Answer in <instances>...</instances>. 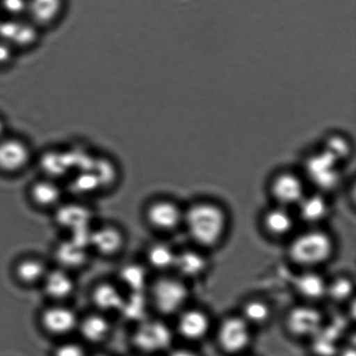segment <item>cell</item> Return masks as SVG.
I'll list each match as a JSON object with an SVG mask.
<instances>
[{
    "mask_svg": "<svg viewBox=\"0 0 356 356\" xmlns=\"http://www.w3.org/2000/svg\"><path fill=\"white\" fill-rule=\"evenodd\" d=\"M58 224L71 229L73 233L85 230L88 225L90 212L79 205H69L58 209Z\"/></svg>",
    "mask_w": 356,
    "mask_h": 356,
    "instance_id": "cell-21",
    "label": "cell"
},
{
    "mask_svg": "<svg viewBox=\"0 0 356 356\" xmlns=\"http://www.w3.org/2000/svg\"><path fill=\"white\" fill-rule=\"evenodd\" d=\"M169 356H197L193 352L186 350H177L170 353Z\"/></svg>",
    "mask_w": 356,
    "mask_h": 356,
    "instance_id": "cell-33",
    "label": "cell"
},
{
    "mask_svg": "<svg viewBox=\"0 0 356 356\" xmlns=\"http://www.w3.org/2000/svg\"><path fill=\"white\" fill-rule=\"evenodd\" d=\"M172 331L166 324L156 320H142L132 334L134 346L145 353H156L168 348Z\"/></svg>",
    "mask_w": 356,
    "mask_h": 356,
    "instance_id": "cell-4",
    "label": "cell"
},
{
    "mask_svg": "<svg viewBox=\"0 0 356 356\" xmlns=\"http://www.w3.org/2000/svg\"><path fill=\"white\" fill-rule=\"evenodd\" d=\"M296 288L300 294L309 299L321 298L327 291L323 279L315 273L301 275L296 281Z\"/></svg>",
    "mask_w": 356,
    "mask_h": 356,
    "instance_id": "cell-26",
    "label": "cell"
},
{
    "mask_svg": "<svg viewBox=\"0 0 356 356\" xmlns=\"http://www.w3.org/2000/svg\"><path fill=\"white\" fill-rule=\"evenodd\" d=\"M65 0H28L26 17L38 27L51 26L60 19Z\"/></svg>",
    "mask_w": 356,
    "mask_h": 356,
    "instance_id": "cell-12",
    "label": "cell"
},
{
    "mask_svg": "<svg viewBox=\"0 0 356 356\" xmlns=\"http://www.w3.org/2000/svg\"><path fill=\"white\" fill-rule=\"evenodd\" d=\"M333 252V242L323 232L312 231L299 235L289 247L295 263L302 266H316L329 259Z\"/></svg>",
    "mask_w": 356,
    "mask_h": 356,
    "instance_id": "cell-2",
    "label": "cell"
},
{
    "mask_svg": "<svg viewBox=\"0 0 356 356\" xmlns=\"http://www.w3.org/2000/svg\"><path fill=\"white\" fill-rule=\"evenodd\" d=\"M54 356H86V354L82 345L75 341H67L56 348Z\"/></svg>",
    "mask_w": 356,
    "mask_h": 356,
    "instance_id": "cell-31",
    "label": "cell"
},
{
    "mask_svg": "<svg viewBox=\"0 0 356 356\" xmlns=\"http://www.w3.org/2000/svg\"><path fill=\"white\" fill-rule=\"evenodd\" d=\"M28 0H0V12L8 17H26Z\"/></svg>",
    "mask_w": 356,
    "mask_h": 356,
    "instance_id": "cell-29",
    "label": "cell"
},
{
    "mask_svg": "<svg viewBox=\"0 0 356 356\" xmlns=\"http://www.w3.org/2000/svg\"><path fill=\"white\" fill-rule=\"evenodd\" d=\"M145 219L152 229L170 232L179 225L181 214L179 208L172 201L156 200L146 208Z\"/></svg>",
    "mask_w": 356,
    "mask_h": 356,
    "instance_id": "cell-10",
    "label": "cell"
},
{
    "mask_svg": "<svg viewBox=\"0 0 356 356\" xmlns=\"http://www.w3.org/2000/svg\"><path fill=\"white\" fill-rule=\"evenodd\" d=\"M40 27L27 17H7L0 20V40L6 42L17 51L26 49L37 43Z\"/></svg>",
    "mask_w": 356,
    "mask_h": 356,
    "instance_id": "cell-7",
    "label": "cell"
},
{
    "mask_svg": "<svg viewBox=\"0 0 356 356\" xmlns=\"http://www.w3.org/2000/svg\"><path fill=\"white\" fill-rule=\"evenodd\" d=\"M31 157V146L24 139L9 135L0 139V172L19 173L29 165Z\"/></svg>",
    "mask_w": 356,
    "mask_h": 356,
    "instance_id": "cell-5",
    "label": "cell"
},
{
    "mask_svg": "<svg viewBox=\"0 0 356 356\" xmlns=\"http://www.w3.org/2000/svg\"><path fill=\"white\" fill-rule=\"evenodd\" d=\"M120 281L131 293H140L147 284V274L144 267L138 264H128L122 268Z\"/></svg>",
    "mask_w": 356,
    "mask_h": 356,
    "instance_id": "cell-24",
    "label": "cell"
},
{
    "mask_svg": "<svg viewBox=\"0 0 356 356\" xmlns=\"http://www.w3.org/2000/svg\"><path fill=\"white\" fill-rule=\"evenodd\" d=\"M187 296V288L175 278H159L149 288V301L162 315L172 316L179 311Z\"/></svg>",
    "mask_w": 356,
    "mask_h": 356,
    "instance_id": "cell-3",
    "label": "cell"
},
{
    "mask_svg": "<svg viewBox=\"0 0 356 356\" xmlns=\"http://www.w3.org/2000/svg\"><path fill=\"white\" fill-rule=\"evenodd\" d=\"M15 52V49L6 42L0 40V68H6L12 64Z\"/></svg>",
    "mask_w": 356,
    "mask_h": 356,
    "instance_id": "cell-32",
    "label": "cell"
},
{
    "mask_svg": "<svg viewBox=\"0 0 356 356\" xmlns=\"http://www.w3.org/2000/svg\"><path fill=\"white\" fill-rule=\"evenodd\" d=\"M49 270L50 268L40 258L23 257L14 266V277L21 285L31 287L41 285Z\"/></svg>",
    "mask_w": 356,
    "mask_h": 356,
    "instance_id": "cell-16",
    "label": "cell"
},
{
    "mask_svg": "<svg viewBox=\"0 0 356 356\" xmlns=\"http://www.w3.org/2000/svg\"><path fill=\"white\" fill-rule=\"evenodd\" d=\"M87 249L88 247L73 239L58 244L56 247L55 254L59 268L71 271L74 268L83 267L88 256Z\"/></svg>",
    "mask_w": 356,
    "mask_h": 356,
    "instance_id": "cell-17",
    "label": "cell"
},
{
    "mask_svg": "<svg viewBox=\"0 0 356 356\" xmlns=\"http://www.w3.org/2000/svg\"><path fill=\"white\" fill-rule=\"evenodd\" d=\"M147 263L156 270H165L174 267L176 254L165 243H154L149 246L146 252Z\"/></svg>",
    "mask_w": 356,
    "mask_h": 356,
    "instance_id": "cell-22",
    "label": "cell"
},
{
    "mask_svg": "<svg viewBox=\"0 0 356 356\" xmlns=\"http://www.w3.org/2000/svg\"><path fill=\"white\" fill-rule=\"evenodd\" d=\"M275 200L281 204L291 205L299 203L303 198V187L298 178L284 174L275 180L272 187Z\"/></svg>",
    "mask_w": 356,
    "mask_h": 356,
    "instance_id": "cell-18",
    "label": "cell"
},
{
    "mask_svg": "<svg viewBox=\"0 0 356 356\" xmlns=\"http://www.w3.org/2000/svg\"><path fill=\"white\" fill-rule=\"evenodd\" d=\"M209 327L208 317L198 310L184 313L178 320V331L181 336L188 340H198L204 337Z\"/></svg>",
    "mask_w": 356,
    "mask_h": 356,
    "instance_id": "cell-19",
    "label": "cell"
},
{
    "mask_svg": "<svg viewBox=\"0 0 356 356\" xmlns=\"http://www.w3.org/2000/svg\"><path fill=\"white\" fill-rule=\"evenodd\" d=\"M2 20V17H1V12H0V20Z\"/></svg>",
    "mask_w": 356,
    "mask_h": 356,
    "instance_id": "cell-37",
    "label": "cell"
},
{
    "mask_svg": "<svg viewBox=\"0 0 356 356\" xmlns=\"http://www.w3.org/2000/svg\"><path fill=\"white\" fill-rule=\"evenodd\" d=\"M30 200L36 207L51 209L59 207L63 198V189L58 181L52 178H42L34 181L29 189Z\"/></svg>",
    "mask_w": 356,
    "mask_h": 356,
    "instance_id": "cell-13",
    "label": "cell"
},
{
    "mask_svg": "<svg viewBox=\"0 0 356 356\" xmlns=\"http://www.w3.org/2000/svg\"><path fill=\"white\" fill-rule=\"evenodd\" d=\"M321 322L322 317L318 312L303 307L293 310L288 320L289 330L301 336L315 333L319 329Z\"/></svg>",
    "mask_w": 356,
    "mask_h": 356,
    "instance_id": "cell-20",
    "label": "cell"
},
{
    "mask_svg": "<svg viewBox=\"0 0 356 356\" xmlns=\"http://www.w3.org/2000/svg\"><path fill=\"white\" fill-rule=\"evenodd\" d=\"M6 122L5 121V118L0 116V139L5 137L6 136Z\"/></svg>",
    "mask_w": 356,
    "mask_h": 356,
    "instance_id": "cell-34",
    "label": "cell"
},
{
    "mask_svg": "<svg viewBox=\"0 0 356 356\" xmlns=\"http://www.w3.org/2000/svg\"><path fill=\"white\" fill-rule=\"evenodd\" d=\"M79 318L72 308L64 303H54L42 310L40 323L44 332L52 336H66L78 330Z\"/></svg>",
    "mask_w": 356,
    "mask_h": 356,
    "instance_id": "cell-6",
    "label": "cell"
},
{
    "mask_svg": "<svg viewBox=\"0 0 356 356\" xmlns=\"http://www.w3.org/2000/svg\"><path fill=\"white\" fill-rule=\"evenodd\" d=\"M185 222L192 239L206 247L219 242L226 226V217L222 209L209 203L191 207L185 215Z\"/></svg>",
    "mask_w": 356,
    "mask_h": 356,
    "instance_id": "cell-1",
    "label": "cell"
},
{
    "mask_svg": "<svg viewBox=\"0 0 356 356\" xmlns=\"http://www.w3.org/2000/svg\"><path fill=\"white\" fill-rule=\"evenodd\" d=\"M174 267L184 277H195L204 272L205 258L194 251H184L176 256Z\"/></svg>",
    "mask_w": 356,
    "mask_h": 356,
    "instance_id": "cell-23",
    "label": "cell"
},
{
    "mask_svg": "<svg viewBox=\"0 0 356 356\" xmlns=\"http://www.w3.org/2000/svg\"><path fill=\"white\" fill-rule=\"evenodd\" d=\"M94 356H109V355H104V354H99V355H94Z\"/></svg>",
    "mask_w": 356,
    "mask_h": 356,
    "instance_id": "cell-36",
    "label": "cell"
},
{
    "mask_svg": "<svg viewBox=\"0 0 356 356\" xmlns=\"http://www.w3.org/2000/svg\"><path fill=\"white\" fill-rule=\"evenodd\" d=\"M41 285L44 295L54 303H65L76 291V282L71 271L59 267L49 270Z\"/></svg>",
    "mask_w": 356,
    "mask_h": 356,
    "instance_id": "cell-9",
    "label": "cell"
},
{
    "mask_svg": "<svg viewBox=\"0 0 356 356\" xmlns=\"http://www.w3.org/2000/svg\"><path fill=\"white\" fill-rule=\"evenodd\" d=\"M125 242L124 233L113 224H104L90 231L89 247L103 257L118 256L123 251Z\"/></svg>",
    "mask_w": 356,
    "mask_h": 356,
    "instance_id": "cell-8",
    "label": "cell"
},
{
    "mask_svg": "<svg viewBox=\"0 0 356 356\" xmlns=\"http://www.w3.org/2000/svg\"><path fill=\"white\" fill-rule=\"evenodd\" d=\"M353 284L348 279H338L329 288V293L337 301H343L352 294Z\"/></svg>",
    "mask_w": 356,
    "mask_h": 356,
    "instance_id": "cell-30",
    "label": "cell"
},
{
    "mask_svg": "<svg viewBox=\"0 0 356 356\" xmlns=\"http://www.w3.org/2000/svg\"><path fill=\"white\" fill-rule=\"evenodd\" d=\"M265 228L274 235H284L291 231L293 219L287 211L281 208L272 209L264 217Z\"/></svg>",
    "mask_w": 356,
    "mask_h": 356,
    "instance_id": "cell-25",
    "label": "cell"
},
{
    "mask_svg": "<svg viewBox=\"0 0 356 356\" xmlns=\"http://www.w3.org/2000/svg\"><path fill=\"white\" fill-rule=\"evenodd\" d=\"M341 356H355V352L354 350H346Z\"/></svg>",
    "mask_w": 356,
    "mask_h": 356,
    "instance_id": "cell-35",
    "label": "cell"
},
{
    "mask_svg": "<svg viewBox=\"0 0 356 356\" xmlns=\"http://www.w3.org/2000/svg\"><path fill=\"white\" fill-rule=\"evenodd\" d=\"M299 204L300 215L306 222H318L327 214V206L326 201L319 195H312V196L308 198H302Z\"/></svg>",
    "mask_w": 356,
    "mask_h": 356,
    "instance_id": "cell-27",
    "label": "cell"
},
{
    "mask_svg": "<svg viewBox=\"0 0 356 356\" xmlns=\"http://www.w3.org/2000/svg\"><path fill=\"white\" fill-rule=\"evenodd\" d=\"M244 320L246 322L252 323H264L270 316V309L264 302L259 301H253L248 302L244 307Z\"/></svg>",
    "mask_w": 356,
    "mask_h": 356,
    "instance_id": "cell-28",
    "label": "cell"
},
{
    "mask_svg": "<svg viewBox=\"0 0 356 356\" xmlns=\"http://www.w3.org/2000/svg\"><path fill=\"white\" fill-rule=\"evenodd\" d=\"M85 341L90 343H103L111 332V323L106 314L97 311L79 318L78 330Z\"/></svg>",
    "mask_w": 356,
    "mask_h": 356,
    "instance_id": "cell-14",
    "label": "cell"
},
{
    "mask_svg": "<svg viewBox=\"0 0 356 356\" xmlns=\"http://www.w3.org/2000/svg\"><path fill=\"white\" fill-rule=\"evenodd\" d=\"M250 333L249 325L244 319H227L222 323L218 332V341L221 347L229 353L243 350L249 344Z\"/></svg>",
    "mask_w": 356,
    "mask_h": 356,
    "instance_id": "cell-11",
    "label": "cell"
},
{
    "mask_svg": "<svg viewBox=\"0 0 356 356\" xmlns=\"http://www.w3.org/2000/svg\"><path fill=\"white\" fill-rule=\"evenodd\" d=\"M125 296L122 294L118 286L104 281L94 286L90 293V300L97 311L106 314L120 311L123 306Z\"/></svg>",
    "mask_w": 356,
    "mask_h": 356,
    "instance_id": "cell-15",
    "label": "cell"
}]
</instances>
